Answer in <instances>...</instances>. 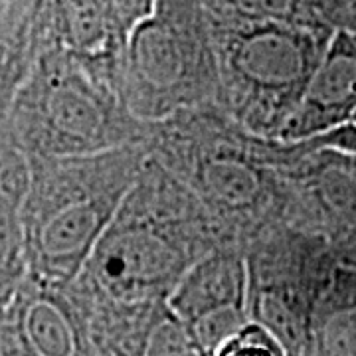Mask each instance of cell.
Segmentation results:
<instances>
[{"mask_svg": "<svg viewBox=\"0 0 356 356\" xmlns=\"http://www.w3.org/2000/svg\"><path fill=\"white\" fill-rule=\"evenodd\" d=\"M220 245L228 243L202 204L149 154L70 287L83 305H163L188 269Z\"/></svg>", "mask_w": 356, "mask_h": 356, "instance_id": "2", "label": "cell"}, {"mask_svg": "<svg viewBox=\"0 0 356 356\" xmlns=\"http://www.w3.org/2000/svg\"><path fill=\"white\" fill-rule=\"evenodd\" d=\"M140 356H204L198 344L192 337L186 323L168 309V305L161 307L156 313L151 329L147 332V339L143 344Z\"/></svg>", "mask_w": 356, "mask_h": 356, "instance_id": "15", "label": "cell"}, {"mask_svg": "<svg viewBox=\"0 0 356 356\" xmlns=\"http://www.w3.org/2000/svg\"><path fill=\"white\" fill-rule=\"evenodd\" d=\"M166 305L188 327L229 311L250 313L245 250L240 245H220L204 255L180 280Z\"/></svg>", "mask_w": 356, "mask_h": 356, "instance_id": "10", "label": "cell"}, {"mask_svg": "<svg viewBox=\"0 0 356 356\" xmlns=\"http://www.w3.org/2000/svg\"><path fill=\"white\" fill-rule=\"evenodd\" d=\"M307 356H313V355H311V353H309V355H307Z\"/></svg>", "mask_w": 356, "mask_h": 356, "instance_id": "22", "label": "cell"}, {"mask_svg": "<svg viewBox=\"0 0 356 356\" xmlns=\"http://www.w3.org/2000/svg\"><path fill=\"white\" fill-rule=\"evenodd\" d=\"M210 14L248 22H293L329 26L334 30L341 28L337 22V14L341 13L325 0H214V13Z\"/></svg>", "mask_w": 356, "mask_h": 356, "instance_id": "14", "label": "cell"}, {"mask_svg": "<svg viewBox=\"0 0 356 356\" xmlns=\"http://www.w3.org/2000/svg\"><path fill=\"white\" fill-rule=\"evenodd\" d=\"M28 156H91L149 143L153 125L129 113L119 79L67 51L42 48L6 119Z\"/></svg>", "mask_w": 356, "mask_h": 356, "instance_id": "4", "label": "cell"}, {"mask_svg": "<svg viewBox=\"0 0 356 356\" xmlns=\"http://www.w3.org/2000/svg\"><path fill=\"white\" fill-rule=\"evenodd\" d=\"M212 356H287V353L273 334L252 321Z\"/></svg>", "mask_w": 356, "mask_h": 356, "instance_id": "16", "label": "cell"}, {"mask_svg": "<svg viewBox=\"0 0 356 356\" xmlns=\"http://www.w3.org/2000/svg\"><path fill=\"white\" fill-rule=\"evenodd\" d=\"M346 6V22L344 28H350L356 32V0H344Z\"/></svg>", "mask_w": 356, "mask_h": 356, "instance_id": "19", "label": "cell"}, {"mask_svg": "<svg viewBox=\"0 0 356 356\" xmlns=\"http://www.w3.org/2000/svg\"><path fill=\"white\" fill-rule=\"evenodd\" d=\"M149 151L202 204L228 245L245 250L295 218L291 143L257 137L218 105L153 125Z\"/></svg>", "mask_w": 356, "mask_h": 356, "instance_id": "1", "label": "cell"}, {"mask_svg": "<svg viewBox=\"0 0 356 356\" xmlns=\"http://www.w3.org/2000/svg\"><path fill=\"white\" fill-rule=\"evenodd\" d=\"M208 18L220 76V109L257 137L280 140L337 30L232 20L210 13Z\"/></svg>", "mask_w": 356, "mask_h": 356, "instance_id": "5", "label": "cell"}, {"mask_svg": "<svg viewBox=\"0 0 356 356\" xmlns=\"http://www.w3.org/2000/svg\"><path fill=\"white\" fill-rule=\"evenodd\" d=\"M348 161H350V163H353V166H355V168H356V159H353V156H348Z\"/></svg>", "mask_w": 356, "mask_h": 356, "instance_id": "21", "label": "cell"}, {"mask_svg": "<svg viewBox=\"0 0 356 356\" xmlns=\"http://www.w3.org/2000/svg\"><path fill=\"white\" fill-rule=\"evenodd\" d=\"M355 113L356 32L350 28H339L280 140L305 143L315 139L343 125Z\"/></svg>", "mask_w": 356, "mask_h": 356, "instance_id": "9", "label": "cell"}, {"mask_svg": "<svg viewBox=\"0 0 356 356\" xmlns=\"http://www.w3.org/2000/svg\"><path fill=\"white\" fill-rule=\"evenodd\" d=\"M297 145H301L305 151H331L356 159V113L329 133Z\"/></svg>", "mask_w": 356, "mask_h": 356, "instance_id": "17", "label": "cell"}, {"mask_svg": "<svg viewBox=\"0 0 356 356\" xmlns=\"http://www.w3.org/2000/svg\"><path fill=\"white\" fill-rule=\"evenodd\" d=\"M250 317L277 339L287 356L311 353V315L334 250L315 229L281 222L245 245Z\"/></svg>", "mask_w": 356, "mask_h": 356, "instance_id": "7", "label": "cell"}, {"mask_svg": "<svg viewBox=\"0 0 356 356\" xmlns=\"http://www.w3.org/2000/svg\"><path fill=\"white\" fill-rule=\"evenodd\" d=\"M149 154V143H143L91 156H28V277L62 287L77 280Z\"/></svg>", "mask_w": 356, "mask_h": 356, "instance_id": "3", "label": "cell"}, {"mask_svg": "<svg viewBox=\"0 0 356 356\" xmlns=\"http://www.w3.org/2000/svg\"><path fill=\"white\" fill-rule=\"evenodd\" d=\"M0 356H16L10 334H8L6 327L2 323H0Z\"/></svg>", "mask_w": 356, "mask_h": 356, "instance_id": "18", "label": "cell"}, {"mask_svg": "<svg viewBox=\"0 0 356 356\" xmlns=\"http://www.w3.org/2000/svg\"><path fill=\"white\" fill-rule=\"evenodd\" d=\"M42 48L38 0L0 6V125L13 111Z\"/></svg>", "mask_w": 356, "mask_h": 356, "instance_id": "13", "label": "cell"}, {"mask_svg": "<svg viewBox=\"0 0 356 356\" xmlns=\"http://www.w3.org/2000/svg\"><path fill=\"white\" fill-rule=\"evenodd\" d=\"M28 188L30 159L4 121L0 125V318L30 275L24 229Z\"/></svg>", "mask_w": 356, "mask_h": 356, "instance_id": "11", "label": "cell"}, {"mask_svg": "<svg viewBox=\"0 0 356 356\" xmlns=\"http://www.w3.org/2000/svg\"><path fill=\"white\" fill-rule=\"evenodd\" d=\"M311 355L356 356V257L337 250L311 315Z\"/></svg>", "mask_w": 356, "mask_h": 356, "instance_id": "12", "label": "cell"}, {"mask_svg": "<svg viewBox=\"0 0 356 356\" xmlns=\"http://www.w3.org/2000/svg\"><path fill=\"white\" fill-rule=\"evenodd\" d=\"M119 89L129 113L147 125L220 103L212 28L198 2L159 0L129 36Z\"/></svg>", "mask_w": 356, "mask_h": 356, "instance_id": "6", "label": "cell"}, {"mask_svg": "<svg viewBox=\"0 0 356 356\" xmlns=\"http://www.w3.org/2000/svg\"><path fill=\"white\" fill-rule=\"evenodd\" d=\"M14 0H0V6H6V4H10Z\"/></svg>", "mask_w": 356, "mask_h": 356, "instance_id": "20", "label": "cell"}, {"mask_svg": "<svg viewBox=\"0 0 356 356\" xmlns=\"http://www.w3.org/2000/svg\"><path fill=\"white\" fill-rule=\"evenodd\" d=\"M0 323L16 356H93L88 315L70 285L28 277Z\"/></svg>", "mask_w": 356, "mask_h": 356, "instance_id": "8", "label": "cell"}]
</instances>
